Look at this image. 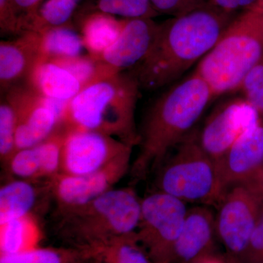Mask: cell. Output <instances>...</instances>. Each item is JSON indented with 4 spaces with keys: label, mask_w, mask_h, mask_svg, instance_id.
<instances>
[{
    "label": "cell",
    "mask_w": 263,
    "mask_h": 263,
    "mask_svg": "<svg viewBox=\"0 0 263 263\" xmlns=\"http://www.w3.org/2000/svg\"><path fill=\"white\" fill-rule=\"evenodd\" d=\"M236 15L205 5L164 21L159 24L148 54L128 71L141 89L171 84L209 53Z\"/></svg>",
    "instance_id": "6da1fadb"
},
{
    "label": "cell",
    "mask_w": 263,
    "mask_h": 263,
    "mask_svg": "<svg viewBox=\"0 0 263 263\" xmlns=\"http://www.w3.org/2000/svg\"><path fill=\"white\" fill-rule=\"evenodd\" d=\"M215 98L209 85L194 72L157 99L139 132V153L132 162V177L144 179L159 167L169 152L193 129Z\"/></svg>",
    "instance_id": "7a4b0ae2"
},
{
    "label": "cell",
    "mask_w": 263,
    "mask_h": 263,
    "mask_svg": "<svg viewBox=\"0 0 263 263\" xmlns=\"http://www.w3.org/2000/svg\"><path fill=\"white\" fill-rule=\"evenodd\" d=\"M141 89L129 71L90 85L67 103L61 127L67 130L98 132L138 146L136 110Z\"/></svg>",
    "instance_id": "3957f363"
},
{
    "label": "cell",
    "mask_w": 263,
    "mask_h": 263,
    "mask_svg": "<svg viewBox=\"0 0 263 263\" xmlns=\"http://www.w3.org/2000/svg\"><path fill=\"white\" fill-rule=\"evenodd\" d=\"M141 212L134 189L114 188L81 206L56 212V233L67 247L83 250L135 233Z\"/></svg>",
    "instance_id": "277c9868"
},
{
    "label": "cell",
    "mask_w": 263,
    "mask_h": 263,
    "mask_svg": "<svg viewBox=\"0 0 263 263\" xmlns=\"http://www.w3.org/2000/svg\"><path fill=\"white\" fill-rule=\"evenodd\" d=\"M263 55V13L249 10L237 15L195 72L214 96L239 91L243 79Z\"/></svg>",
    "instance_id": "5b68a950"
},
{
    "label": "cell",
    "mask_w": 263,
    "mask_h": 263,
    "mask_svg": "<svg viewBox=\"0 0 263 263\" xmlns=\"http://www.w3.org/2000/svg\"><path fill=\"white\" fill-rule=\"evenodd\" d=\"M159 166L157 191L184 202L219 205L226 192L217 166L200 144L199 131L193 129Z\"/></svg>",
    "instance_id": "8992f818"
},
{
    "label": "cell",
    "mask_w": 263,
    "mask_h": 263,
    "mask_svg": "<svg viewBox=\"0 0 263 263\" xmlns=\"http://www.w3.org/2000/svg\"><path fill=\"white\" fill-rule=\"evenodd\" d=\"M186 202L157 191L141 199L137 238L154 263H171L175 243L182 230Z\"/></svg>",
    "instance_id": "52a82bcc"
},
{
    "label": "cell",
    "mask_w": 263,
    "mask_h": 263,
    "mask_svg": "<svg viewBox=\"0 0 263 263\" xmlns=\"http://www.w3.org/2000/svg\"><path fill=\"white\" fill-rule=\"evenodd\" d=\"M218 208L216 234L227 250L240 258L263 216V181L232 186Z\"/></svg>",
    "instance_id": "ba28073f"
},
{
    "label": "cell",
    "mask_w": 263,
    "mask_h": 263,
    "mask_svg": "<svg viewBox=\"0 0 263 263\" xmlns=\"http://www.w3.org/2000/svg\"><path fill=\"white\" fill-rule=\"evenodd\" d=\"M3 96L16 116V152L39 144L61 126L67 103L43 98L27 85H15Z\"/></svg>",
    "instance_id": "9c48e42d"
},
{
    "label": "cell",
    "mask_w": 263,
    "mask_h": 263,
    "mask_svg": "<svg viewBox=\"0 0 263 263\" xmlns=\"http://www.w3.org/2000/svg\"><path fill=\"white\" fill-rule=\"evenodd\" d=\"M133 150L126 152L103 168L89 174H58L48 179L56 212L81 206L115 188L130 171Z\"/></svg>",
    "instance_id": "30bf717a"
},
{
    "label": "cell",
    "mask_w": 263,
    "mask_h": 263,
    "mask_svg": "<svg viewBox=\"0 0 263 263\" xmlns=\"http://www.w3.org/2000/svg\"><path fill=\"white\" fill-rule=\"evenodd\" d=\"M65 130L59 174H91L133 148L117 138L98 132Z\"/></svg>",
    "instance_id": "8fae6325"
},
{
    "label": "cell",
    "mask_w": 263,
    "mask_h": 263,
    "mask_svg": "<svg viewBox=\"0 0 263 263\" xmlns=\"http://www.w3.org/2000/svg\"><path fill=\"white\" fill-rule=\"evenodd\" d=\"M259 119L260 117L243 99L227 100L214 109L199 132L200 144L216 162L246 129Z\"/></svg>",
    "instance_id": "7c38bea8"
},
{
    "label": "cell",
    "mask_w": 263,
    "mask_h": 263,
    "mask_svg": "<svg viewBox=\"0 0 263 263\" xmlns=\"http://www.w3.org/2000/svg\"><path fill=\"white\" fill-rule=\"evenodd\" d=\"M216 163L226 194L235 185L263 181V122L261 119L246 129Z\"/></svg>",
    "instance_id": "4fadbf2b"
},
{
    "label": "cell",
    "mask_w": 263,
    "mask_h": 263,
    "mask_svg": "<svg viewBox=\"0 0 263 263\" xmlns=\"http://www.w3.org/2000/svg\"><path fill=\"white\" fill-rule=\"evenodd\" d=\"M158 27L154 18L124 19L117 41L99 60L119 72L131 70L148 54Z\"/></svg>",
    "instance_id": "5bb4252c"
},
{
    "label": "cell",
    "mask_w": 263,
    "mask_h": 263,
    "mask_svg": "<svg viewBox=\"0 0 263 263\" xmlns=\"http://www.w3.org/2000/svg\"><path fill=\"white\" fill-rule=\"evenodd\" d=\"M215 234L216 217L209 208L188 209L171 263H195L212 254Z\"/></svg>",
    "instance_id": "9a60e30c"
},
{
    "label": "cell",
    "mask_w": 263,
    "mask_h": 263,
    "mask_svg": "<svg viewBox=\"0 0 263 263\" xmlns=\"http://www.w3.org/2000/svg\"><path fill=\"white\" fill-rule=\"evenodd\" d=\"M41 35L25 31L13 40L0 42V89L2 95L28 77L41 58Z\"/></svg>",
    "instance_id": "2e32d148"
},
{
    "label": "cell",
    "mask_w": 263,
    "mask_h": 263,
    "mask_svg": "<svg viewBox=\"0 0 263 263\" xmlns=\"http://www.w3.org/2000/svg\"><path fill=\"white\" fill-rule=\"evenodd\" d=\"M26 81L37 95L60 103H69L82 90L80 82L69 71L42 58L34 66Z\"/></svg>",
    "instance_id": "e0dca14e"
},
{
    "label": "cell",
    "mask_w": 263,
    "mask_h": 263,
    "mask_svg": "<svg viewBox=\"0 0 263 263\" xmlns=\"http://www.w3.org/2000/svg\"><path fill=\"white\" fill-rule=\"evenodd\" d=\"M82 37L88 54L99 59L117 41L123 28L124 19L113 15L94 13L74 21Z\"/></svg>",
    "instance_id": "ac0fdd59"
},
{
    "label": "cell",
    "mask_w": 263,
    "mask_h": 263,
    "mask_svg": "<svg viewBox=\"0 0 263 263\" xmlns=\"http://www.w3.org/2000/svg\"><path fill=\"white\" fill-rule=\"evenodd\" d=\"M85 259L100 263H154L141 245L136 232L120 235L83 249Z\"/></svg>",
    "instance_id": "d6986e66"
},
{
    "label": "cell",
    "mask_w": 263,
    "mask_h": 263,
    "mask_svg": "<svg viewBox=\"0 0 263 263\" xmlns=\"http://www.w3.org/2000/svg\"><path fill=\"white\" fill-rule=\"evenodd\" d=\"M44 233L34 214L0 224V255L41 247Z\"/></svg>",
    "instance_id": "ffe728a7"
},
{
    "label": "cell",
    "mask_w": 263,
    "mask_h": 263,
    "mask_svg": "<svg viewBox=\"0 0 263 263\" xmlns=\"http://www.w3.org/2000/svg\"><path fill=\"white\" fill-rule=\"evenodd\" d=\"M33 181L12 179L1 186L0 224L34 214L41 191Z\"/></svg>",
    "instance_id": "44dd1931"
},
{
    "label": "cell",
    "mask_w": 263,
    "mask_h": 263,
    "mask_svg": "<svg viewBox=\"0 0 263 263\" xmlns=\"http://www.w3.org/2000/svg\"><path fill=\"white\" fill-rule=\"evenodd\" d=\"M94 13H105L122 19L154 18L160 15L154 9L150 0H84L74 21Z\"/></svg>",
    "instance_id": "7402d4cb"
},
{
    "label": "cell",
    "mask_w": 263,
    "mask_h": 263,
    "mask_svg": "<svg viewBox=\"0 0 263 263\" xmlns=\"http://www.w3.org/2000/svg\"><path fill=\"white\" fill-rule=\"evenodd\" d=\"M40 34L42 59L51 60L83 55L84 43L74 26L54 27Z\"/></svg>",
    "instance_id": "603a6c76"
},
{
    "label": "cell",
    "mask_w": 263,
    "mask_h": 263,
    "mask_svg": "<svg viewBox=\"0 0 263 263\" xmlns=\"http://www.w3.org/2000/svg\"><path fill=\"white\" fill-rule=\"evenodd\" d=\"M84 0H46L26 31L42 33L47 29L74 26V18Z\"/></svg>",
    "instance_id": "cb8c5ba5"
},
{
    "label": "cell",
    "mask_w": 263,
    "mask_h": 263,
    "mask_svg": "<svg viewBox=\"0 0 263 263\" xmlns=\"http://www.w3.org/2000/svg\"><path fill=\"white\" fill-rule=\"evenodd\" d=\"M81 259H85L82 250L67 246H41L18 253L0 255V263H76Z\"/></svg>",
    "instance_id": "d4e9b609"
},
{
    "label": "cell",
    "mask_w": 263,
    "mask_h": 263,
    "mask_svg": "<svg viewBox=\"0 0 263 263\" xmlns=\"http://www.w3.org/2000/svg\"><path fill=\"white\" fill-rule=\"evenodd\" d=\"M51 61L62 66L75 76L80 82L82 89L119 72L102 60L93 58L88 53L69 58L55 59Z\"/></svg>",
    "instance_id": "484cf974"
},
{
    "label": "cell",
    "mask_w": 263,
    "mask_h": 263,
    "mask_svg": "<svg viewBox=\"0 0 263 263\" xmlns=\"http://www.w3.org/2000/svg\"><path fill=\"white\" fill-rule=\"evenodd\" d=\"M16 127L14 109L3 96L0 103V160L4 168L16 152Z\"/></svg>",
    "instance_id": "4316f807"
},
{
    "label": "cell",
    "mask_w": 263,
    "mask_h": 263,
    "mask_svg": "<svg viewBox=\"0 0 263 263\" xmlns=\"http://www.w3.org/2000/svg\"><path fill=\"white\" fill-rule=\"evenodd\" d=\"M8 174L18 179L38 181L42 179L41 161L37 146L29 147L15 152L5 166Z\"/></svg>",
    "instance_id": "83f0119b"
},
{
    "label": "cell",
    "mask_w": 263,
    "mask_h": 263,
    "mask_svg": "<svg viewBox=\"0 0 263 263\" xmlns=\"http://www.w3.org/2000/svg\"><path fill=\"white\" fill-rule=\"evenodd\" d=\"M239 91L246 103L263 117V55L246 76Z\"/></svg>",
    "instance_id": "f1b7e54d"
},
{
    "label": "cell",
    "mask_w": 263,
    "mask_h": 263,
    "mask_svg": "<svg viewBox=\"0 0 263 263\" xmlns=\"http://www.w3.org/2000/svg\"><path fill=\"white\" fill-rule=\"evenodd\" d=\"M150 2L159 14L172 17L186 14L206 5L205 0H150Z\"/></svg>",
    "instance_id": "f546056e"
},
{
    "label": "cell",
    "mask_w": 263,
    "mask_h": 263,
    "mask_svg": "<svg viewBox=\"0 0 263 263\" xmlns=\"http://www.w3.org/2000/svg\"><path fill=\"white\" fill-rule=\"evenodd\" d=\"M0 30L2 34L16 36L24 32L11 0H0Z\"/></svg>",
    "instance_id": "4dcf8cb0"
},
{
    "label": "cell",
    "mask_w": 263,
    "mask_h": 263,
    "mask_svg": "<svg viewBox=\"0 0 263 263\" xmlns=\"http://www.w3.org/2000/svg\"><path fill=\"white\" fill-rule=\"evenodd\" d=\"M240 259L243 263H263V216Z\"/></svg>",
    "instance_id": "1f68e13d"
},
{
    "label": "cell",
    "mask_w": 263,
    "mask_h": 263,
    "mask_svg": "<svg viewBox=\"0 0 263 263\" xmlns=\"http://www.w3.org/2000/svg\"><path fill=\"white\" fill-rule=\"evenodd\" d=\"M46 0H11L15 13L20 19L23 32Z\"/></svg>",
    "instance_id": "d6a6232c"
},
{
    "label": "cell",
    "mask_w": 263,
    "mask_h": 263,
    "mask_svg": "<svg viewBox=\"0 0 263 263\" xmlns=\"http://www.w3.org/2000/svg\"><path fill=\"white\" fill-rule=\"evenodd\" d=\"M206 5L229 14L238 15L246 10H253L257 0H205Z\"/></svg>",
    "instance_id": "836d02e7"
},
{
    "label": "cell",
    "mask_w": 263,
    "mask_h": 263,
    "mask_svg": "<svg viewBox=\"0 0 263 263\" xmlns=\"http://www.w3.org/2000/svg\"><path fill=\"white\" fill-rule=\"evenodd\" d=\"M195 263H228L224 259H220L219 257H216V256L213 255L212 254H209V255L205 256V257H202V258L199 259Z\"/></svg>",
    "instance_id": "e575fe53"
},
{
    "label": "cell",
    "mask_w": 263,
    "mask_h": 263,
    "mask_svg": "<svg viewBox=\"0 0 263 263\" xmlns=\"http://www.w3.org/2000/svg\"><path fill=\"white\" fill-rule=\"evenodd\" d=\"M253 10L263 13V0H257V3Z\"/></svg>",
    "instance_id": "d590c367"
},
{
    "label": "cell",
    "mask_w": 263,
    "mask_h": 263,
    "mask_svg": "<svg viewBox=\"0 0 263 263\" xmlns=\"http://www.w3.org/2000/svg\"><path fill=\"white\" fill-rule=\"evenodd\" d=\"M76 263H100L98 261L93 260V259H81Z\"/></svg>",
    "instance_id": "8d00e7d4"
}]
</instances>
